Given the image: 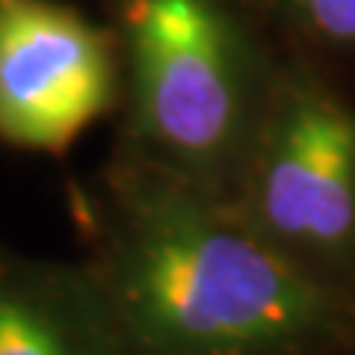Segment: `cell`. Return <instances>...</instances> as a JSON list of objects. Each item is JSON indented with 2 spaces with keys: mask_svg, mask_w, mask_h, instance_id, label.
<instances>
[{
  "mask_svg": "<svg viewBox=\"0 0 355 355\" xmlns=\"http://www.w3.org/2000/svg\"><path fill=\"white\" fill-rule=\"evenodd\" d=\"M228 202L311 279L355 299V92L282 53Z\"/></svg>",
  "mask_w": 355,
  "mask_h": 355,
  "instance_id": "cell-3",
  "label": "cell"
},
{
  "mask_svg": "<svg viewBox=\"0 0 355 355\" xmlns=\"http://www.w3.org/2000/svg\"><path fill=\"white\" fill-rule=\"evenodd\" d=\"M284 27L320 62L355 60V0H270Z\"/></svg>",
  "mask_w": 355,
  "mask_h": 355,
  "instance_id": "cell-6",
  "label": "cell"
},
{
  "mask_svg": "<svg viewBox=\"0 0 355 355\" xmlns=\"http://www.w3.org/2000/svg\"><path fill=\"white\" fill-rule=\"evenodd\" d=\"M86 270L130 355H355V299L225 196L116 148L83 202Z\"/></svg>",
  "mask_w": 355,
  "mask_h": 355,
  "instance_id": "cell-1",
  "label": "cell"
},
{
  "mask_svg": "<svg viewBox=\"0 0 355 355\" xmlns=\"http://www.w3.org/2000/svg\"><path fill=\"white\" fill-rule=\"evenodd\" d=\"M121 107L116 33L62 0H0V142L65 154Z\"/></svg>",
  "mask_w": 355,
  "mask_h": 355,
  "instance_id": "cell-4",
  "label": "cell"
},
{
  "mask_svg": "<svg viewBox=\"0 0 355 355\" xmlns=\"http://www.w3.org/2000/svg\"><path fill=\"white\" fill-rule=\"evenodd\" d=\"M113 33L116 148L228 198L282 53L266 51L228 0H119Z\"/></svg>",
  "mask_w": 355,
  "mask_h": 355,
  "instance_id": "cell-2",
  "label": "cell"
},
{
  "mask_svg": "<svg viewBox=\"0 0 355 355\" xmlns=\"http://www.w3.org/2000/svg\"><path fill=\"white\" fill-rule=\"evenodd\" d=\"M0 355H130L86 263L0 246Z\"/></svg>",
  "mask_w": 355,
  "mask_h": 355,
  "instance_id": "cell-5",
  "label": "cell"
}]
</instances>
